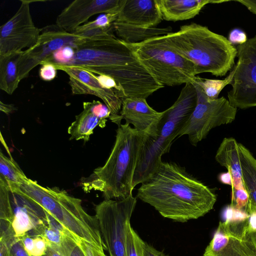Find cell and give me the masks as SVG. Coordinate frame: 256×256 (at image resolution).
<instances>
[{
    "instance_id": "60d3db41",
    "label": "cell",
    "mask_w": 256,
    "mask_h": 256,
    "mask_svg": "<svg viewBox=\"0 0 256 256\" xmlns=\"http://www.w3.org/2000/svg\"><path fill=\"white\" fill-rule=\"evenodd\" d=\"M256 230V214L250 216L248 230L249 232Z\"/></svg>"
},
{
    "instance_id": "44dd1931",
    "label": "cell",
    "mask_w": 256,
    "mask_h": 256,
    "mask_svg": "<svg viewBox=\"0 0 256 256\" xmlns=\"http://www.w3.org/2000/svg\"><path fill=\"white\" fill-rule=\"evenodd\" d=\"M238 148L243 184L249 196L246 212L250 216L256 214V158L242 144Z\"/></svg>"
},
{
    "instance_id": "b9f144b4",
    "label": "cell",
    "mask_w": 256,
    "mask_h": 256,
    "mask_svg": "<svg viewBox=\"0 0 256 256\" xmlns=\"http://www.w3.org/2000/svg\"><path fill=\"white\" fill-rule=\"evenodd\" d=\"M249 232L256 252V230Z\"/></svg>"
},
{
    "instance_id": "d6986e66",
    "label": "cell",
    "mask_w": 256,
    "mask_h": 256,
    "mask_svg": "<svg viewBox=\"0 0 256 256\" xmlns=\"http://www.w3.org/2000/svg\"><path fill=\"white\" fill-rule=\"evenodd\" d=\"M225 0H158L163 20L176 22L194 18L210 3H221Z\"/></svg>"
},
{
    "instance_id": "4fadbf2b",
    "label": "cell",
    "mask_w": 256,
    "mask_h": 256,
    "mask_svg": "<svg viewBox=\"0 0 256 256\" xmlns=\"http://www.w3.org/2000/svg\"><path fill=\"white\" fill-rule=\"evenodd\" d=\"M16 14L0 27V56L30 48L38 42L41 28L35 26L30 12V0H21Z\"/></svg>"
},
{
    "instance_id": "52a82bcc",
    "label": "cell",
    "mask_w": 256,
    "mask_h": 256,
    "mask_svg": "<svg viewBox=\"0 0 256 256\" xmlns=\"http://www.w3.org/2000/svg\"><path fill=\"white\" fill-rule=\"evenodd\" d=\"M123 42L154 80L164 86L192 82L196 76L192 63L172 50L162 36L137 44Z\"/></svg>"
},
{
    "instance_id": "277c9868",
    "label": "cell",
    "mask_w": 256,
    "mask_h": 256,
    "mask_svg": "<svg viewBox=\"0 0 256 256\" xmlns=\"http://www.w3.org/2000/svg\"><path fill=\"white\" fill-rule=\"evenodd\" d=\"M162 36L172 50L192 63L196 75L222 76L235 65L236 48L206 26L192 23Z\"/></svg>"
},
{
    "instance_id": "74e56055",
    "label": "cell",
    "mask_w": 256,
    "mask_h": 256,
    "mask_svg": "<svg viewBox=\"0 0 256 256\" xmlns=\"http://www.w3.org/2000/svg\"><path fill=\"white\" fill-rule=\"evenodd\" d=\"M42 256H64L59 247L48 244L46 254Z\"/></svg>"
},
{
    "instance_id": "ffe728a7",
    "label": "cell",
    "mask_w": 256,
    "mask_h": 256,
    "mask_svg": "<svg viewBox=\"0 0 256 256\" xmlns=\"http://www.w3.org/2000/svg\"><path fill=\"white\" fill-rule=\"evenodd\" d=\"M216 160L225 167L232 176V188H244L242 180L238 143L233 138H224L216 154Z\"/></svg>"
},
{
    "instance_id": "1f68e13d",
    "label": "cell",
    "mask_w": 256,
    "mask_h": 256,
    "mask_svg": "<svg viewBox=\"0 0 256 256\" xmlns=\"http://www.w3.org/2000/svg\"><path fill=\"white\" fill-rule=\"evenodd\" d=\"M42 66L39 70V75L41 79L44 81H51L55 78L57 74V70L52 64L48 62H41Z\"/></svg>"
},
{
    "instance_id": "f1b7e54d",
    "label": "cell",
    "mask_w": 256,
    "mask_h": 256,
    "mask_svg": "<svg viewBox=\"0 0 256 256\" xmlns=\"http://www.w3.org/2000/svg\"><path fill=\"white\" fill-rule=\"evenodd\" d=\"M64 256H86L78 242V239L68 232L60 248Z\"/></svg>"
},
{
    "instance_id": "5b68a950",
    "label": "cell",
    "mask_w": 256,
    "mask_h": 256,
    "mask_svg": "<svg viewBox=\"0 0 256 256\" xmlns=\"http://www.w3.org/2000/svg\"><path fill=\"white\" fill-rule=\"evenodd\" d=\"M8 186L40 206L77 239L106 250L96 216L86 212L80 198L57 188L44 187L28 178L18 186Z\"/></svg>"
},
{
    "instance_id": "836d02e7",
    "label": "cell",
    "mask_w": 256,
    "mask_h": 256,
    "mask_svg": "<svg viewBox=\"0 0 256 256\" xmlns=\"http://www.w3.org/2000/svg\"><path fill=\"white\" fill-rule=\"evenodd\" d=\"M78 242L86 256H108L104 250L98 249L88 242L78 239Z\"/></svg>"
},
{
    "instance_id": "f546056e",
    "label": "cell",
    "mask_w": 256,
    "mask_h": 256,
    "mask_svg": "<svg viewBox=\"0 0 256 256\" xmlns=\"http://www.w3.org/2000/svg\"><path fill=\"white\" fill-rule=\"evenodd\" d=\"M248 200L249 196L244 188H232V199L230 204L232 207L246 211Z\"/></svg>"
},
{
    "instance_id": "d6a6232c",
    "label": "cell",
    "mask_w": 256,
    "mask_h": 256,
    "mask_svg": "<svg viewBox=\"0 0 256 256\" xmlns=\"http://www.w3.org/2000/svg\"><path fill=\"white\" fill-rule=\"evenodd\" d=\"M32 235L33 236L34 238V244L33 248L30 256H44L46 252L48 243L41 236Z\"/></svg>"
},
{
    "instance_id": "9c48e42d",
    "label": "cell",
    "mask_w": 256,
    "mask_h": 256,
    "mask_svg": "<svg viewBox=\"0 0 256 256\" xmlns=\"http://www.w3.org/2000/svg\"><path fill=\"white\" fill-rule=\"evenodd\" d=\"M136 202L132 195L120 200H104L95 206V216L110 256H126L128 228Z\"/></svg>"
},
{
    "instance_id": "8d00e7d4",
    "label": "cell",
    "mask_w": 256,
    "mask_h": 256,
    "mask_svg": "<svg viewBox=\"0 0 256 256\" xmlns=\"http://www.w3.org/2000/svg\"><path fill=\"white\" fill-rule=\"evenodd\" d=\"M234 2L244 6L250 12L256 15V0H236Z\"/></svg>"
},
{
    "instance_id": "f35d334b",
    "label": "cell",
    "mask_w": 256,
    "mask_h": 256,
    "mask_svg": "<svg viewBox=\"0 0 256 256\" xmlns=\"http://www.w3.org/2000/svg\"><path fill=\"white\" fill-rule=\"evenodd\" d=\"M218 180L222 184L232 186V176L229 172L220 174L218 176Z\"/></svg>"
},
{
    "instance_id": "4dcf8cb0",
    "label": "cell",
    "mask_w": 256,
    "mask_h": 256,
    "mask_svg": "<svg viewBox=\"0 0 256 256\" xmlns=\"http://www.w3.org/2000/svg\"><path fill=\"white\" fill-rule=\"evenodd\" d=\"M10 256H30L25 250L20 238L12 234L9 238Z\"/></svg>"
},
{
    "instance_id": "8992f818",
    "label": "cell",
    "mask_w": 256,
    "mask_h": 256,
    "mask_svg": "<svg viewBox=\"0 0 256 256\" xmlns=\"http://www.w3.org/2000/svg\"><path fill=\"white\" fill-rule=\"evenodd\" d=\"M197 94L194 84H185L174 103L164 110L156 135L149 136L144 144L134 172V188L148 179L162 162V157L168 152L173 140L189 119L196 104Z\"/></svg>"
},
{
    "instance_id": "e575fe53",
    "label": "cell",
    "mask_w": 256,
    "mask_h": 256,
    "mask_svg": "<svg viewBox=\"0 0 256 256\" xmlns=\"http://www.w3.org/2000/svg\"><path fill=\"white\" fill-rule=\"evenodd\" d=\"M228 40L232 44L238 46L245 43L248 38L246 34L243 30L239 28H234L230 32Z\"/></svg>"
},
{
    "instance_id": "e0dca14e",
    "label": "cell",
    "mask_w": 256,
    "mask_h": 256,
    "mask_svg": "<svg viewBox=\"0 0 256 256\" xmlns=\"http://www.w3.org/2000/svg\"><path fill=\"white\" fill-rule=\"evenodd\" d=\"M164 112L151 108L146 98H122L120 116L122 120L132 124L135 130L146 132L154 137Z\"/></svg>"
},
{
    "instance_id": "7402d4cb",
    "label": "cell",
    "mask_w": 256,
    "mask_h": 256,
    "mask_svg": "<svg viewBox=\"0 0 256 256\" xmlns=\"http://www.w3.org/2000/svg\"><path fill=\"white\" fill-rule=\"evenodd\" d=\"M107 120L101 118L88 106L86 102H83V110L76 116V120L68 129L70 140H82L87 142L93 134L94 129L98 126L104 128Z\"/></svg>"
},
{
    "instance_id": "7a4b0ae2",
    "label": "cell",
    "mask_w": 256,
    "mask_h": 256,
    "mask_svg": "<svg viewBox=\"0 0 256 256\" xmlns=\"http://www.w3.org/2000/svg\"><path fill=\"white\" fill-rule=\"evenodd\" d=\"M56 66H78L110 76L116 82L124 98L146 99L164 87L115 36L86 39L74 47V56L68 62Z\"/></svg>"
},
{
    "instance_id": "6da1fadb",
    "label": "cell",
    "mask_w": 256,
    "mask_h": 256,
    "mask_svg": "<svg viewBox=\"0 0 256 256\" xmlns=\"http://www.w3.org/2000/svg\"><path fill=\"white\" fill-rule=\"evenodd\" d=\"M136 196L163 217L181 222L204 216L216 201L213 190L184 167L167 162L142 183Z\"/></svg>"
},
{
    "instance_id": "30bf717a",
    "label": "cell",
    "mask_w": 256,
    "mask_h": 256,
    "mask_svg": "<svg viewBox=\"0 0 256 256\" xmlns=\"http://www.w3.org/2000/svg\"><path fill=\"white\" fill-rule=\"evenodd\" d=\"M238 61L228 92V100L236 108L256 106V36L236 46Z\"/></svg>"
},
{
    "instance_id": "603a6c76",
    "label": "cell",
    "mask_w": 256,
    "mask_h": 256,
    "mask_svg": "<svg viewBox=\"0 0 256 256\" xmlns=\"http://www.w3.org/2000/svg\"><path fill=\"white\" fill-rule=\"evenodd\" d=\"M114 30L119 39L128 44H137L152 38L172 32V28H144L126 23L115 22Z\"/></svg>"
},
{
    "instance_id": "9a60e30c",
    "label": "cell",
    "mask_w": 256,
    "mask_h": 256,
    "mask_svg": "<svg viewBox=\"0 0 256 256\" xmlns=\"http://www.w3.org/2000/svg\"><path fill=\"white\" fill-rule=\"evenodd\" d=\"M124 1L74 0L58 15L56 24L65 31L72 33L77 28L86 23L91 16L96 14L119 12Z\"/></svg>"
},
{
    "instance_id": "ba28073f",
    "label": "cell",
    "mask_w": 256,
    "mask_h": 256,
    "mask_svg": "<svg viewBox=\"0 0 256 256\" xmlns=\"http://www.w3.org/2000/svg\"><path fill=\"white\" fill-rule=\"evenodd\" d=\"M192 83L197 94L196 104L178 137L187 135L190 143L196 146L213 128L232 123L236 118L237 108L224 96L214 100L208 98L196 82Z\"/></svg>"
},
{
    "instance_id": "4316f807",
    "label": "cell",
    "mask_w": 256,
    "mask_h": 256,
    "mask_svg": "<svg viewBox=\"0 0 256 256\" xmlns=\"http://www.w3.org/2000/svg\"><path fill=\"white\" fill-rule=\"evenodd\" d=\"M234 74V66L228 76L222 80L202 78L196 76L193 81L196 82L202 88L208 98L214 100L218 98L219 94L226 85L230 84Z\"/></svg>"
},
{
    "instance_id": "d590c367",
    "label": "cell",
    "mask_w": 256,
    "mask_h": 256,
    "mask_svg": "<svg viewBox=\"0 0 256 256\" xmlns=\"http://www.w3.org/2000/svg\"><path fill=\"white\" fill-rule=\"evenodd\" d=\"M143 256H168L162 252L154 248L144 242L143 245Z\"/></svg>"
},
{
    "instance_id": "2e32d148",
    "label": "cell",
    "mask_w": 256,
    "mask_h": 256,
    "mask_svg": "<svg viewBox=\"0 0 256 256\" xmlns=\"http://www.w3.org/2000/svg\"><path fill=\"white\" fill-rule=\"evenodd\" d=\"M8 192L12 210V228L16 237L21 238L36 230L47 220V212L40 206L12 190L0 181Z\"/></svg>"
},
{
    "instance_id": "7c38bea8",
    "label": "cell",
    "mask_w": 256,
    "mask_h": 256,
    "mask_svg": "<svg viewBox=\"0 0 256 256\" xmlns=\"http://www.w3.org/2000/svg\"><path fill=\"white\" fill-rule=\"evenodd\" d=\"M248 224L249 218L220 222L204 256H256Z\"/></svg>"
},
{
    "instance_id": "ac0fdd59",
    "label": "cell",
    "mask_w": 256,
    "mask_h": 256,
    "mask_svg": "<svg viewBox=\"0 0 256 256\" xmlns=\"http://www.w3.org/2000/svg\"><path fill=\"white\" fill-rule=\"evenodd\" d=\"M162 20L158 0H125L116 22L150 28Z\"/></svg>"
},
{
    "instance_id": "484cf974",
    "label": "cell",
    "mask_w": 256,
    "mask_h": 256,
    "mask_svg": "<svg viewBox=\"0 0 256 256\" xmlns=\"http://www.w3.org/2000/svg\"><path fill=\"white\" fill-rule=\"evenodd\" d=\"M27 177L11 155L0 152V181L11 186L22 184Z\"/></svg>"
},
{
    "instance_id": "83f0119b",
    "label": "cell",
    "mask_w": 256,
    "mask_h": 256,
    "mask_svg": "<svg viewBox=\"0 0 256 256\" xmlns=\"http://www.w3.org/2000/svg\"><path fill=\"white\" fill-rule=\"evenodd\" d=\"M144 243V241L133 229L130 223L126 236V256H143Z\"/></svg>"
},
{
    "instance_id": "5bb4252c",
    "label": "cell",
    "mask_w": 256,
    "mask_h": 256,
    "mask_svg": "<svg viewBox=\"0 0 256 256\" xmlns=\"http://www.w3.org/2000/svg\"><path fill=\"white\" fill-rule=\"evenodd\" d=\"M55 67L68 76V84L73 94H92L100 98L110 112V120L118 126L121 124L120 112L122 98L114 90L101 84L96 74L78 66Z\"/></svg>"
},
{
    "instance_id": "8fae6325",
    "label": "cell",
    "mask_w": 256,
    "mask_h": 256,
    "mask_svg": "<svg viewBox=\"0 0 256 256\" xmlns=\"http://www.w3.org/2000/svg\"><path fill=\"white\" fill-rule=\"evenodd\" d=\"M86 39L67 32L56 24L41 28L37 43L23 51L18 64L20 80L27 78L33 68L54 52L66 46L76 47Z\"/></svg>"
},
{
    "instance_id": "3957f363",
    "label": "cell",
    "mask_w": 256,
    "mask_h": 256,
    "mask_svg": "<svg viewBox=\"0 0 256 256\" xmlns=\"http://www.w3.org/2000/svg\"><path fill=\"white\" fill-rule=\"evenodd\" d=\"M150 134L125 123L118 126L116 140L105 164L82 178L86 192L102 193L104 200H122L132 196V179L142 146Z\"/></svg>"
},
{
    "instance_id": "ab89813d",
    "label": "cell",
    "mask_w": 256,
    "mask_h": 256,
    "mask_svg": "<svg viewBox=\"0 0 256 256\" xmlns=\"http://www.w3.org/2000/svg\"><path fill=\"white\" fill-rule=\"evenodd\" d=\"M0 111L4 112L5 114H9L15 111L16 110V108L14 106V104H6L0 101Z\"/></svg>"
},
{
    "instance_id": "cb8c5ba5",
    "label": "cell",
    "mask_w": 256,
    "mask_h": 256,
    "mask_svg": "<svg viewBox=\"0 0 256 256\" xmlns=\"http://www.w3.org/2000/svg\"><path fill=\"white\" fill-rule=\"evenodd\" d=\"M23 51L0 56V89L12 94L20 82L18 64Z\"/></svg>"
},
{
    "instance_id": "d4e9b609",
    "label": "cell",
    "mask_w": 256,
    "mask_h": 256,
    "mask_svg": "<svg viewBox=\"0 0 256 256\" xmlns=\"http://www.w3.org/2000/svg\"><path fill=\"white\" fill-rule=\"evenodd\" d=\"M118 12L103 14L95 20L88 22L77 28L72 33L86 38H96L114 36L113 24Z\"/></svg>"
}]
</instances>
